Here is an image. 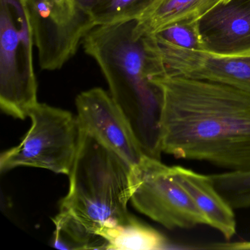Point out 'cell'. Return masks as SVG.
I'll use <instances>...</instances> for the list:
<instances>
[{
  "mask_svg": "<svg viewBox=\"0 0 250 250\" xmlns=\"http://www.w3.org/2000/svg\"><path fill=\"white\" fill-rule=\"evenodd\" d=\"M153 81L162 91V153L250 170V92L170 73Z\"/></svg>",
  "mask_w": 250,
  "mask_h": 250,
  "instance_id": "obj_1",
  "label": "cell"
},
{
  "mask_svg": "<svg viewBox=\"0 0 250 250\" xmlns=\"http://www.w3.org/2000/svg\"><path fill=\"white\" fill-rule=\"evenodd\" d=\"M138 20L99 25L83 39L146 156L160 159L162 91L153 79L167 73L153 34L137 31Z\"/></svg>",
  "mask_w": 250,
  "mask_h": 250,
  "instance_id": "obj_2",
  "label": "cell"
},
{
  "mask_svg": "<svg viewBox=\"0 0 250 250\" xmlns=\"http://www.w3.org/2000/svg\"><path fill=\"white\" fill-rule=\"evenodd\" d=\"M133 167L93 136L80 129L78 148L69 173V189L61 202L95 233L131 219L128 202ZM99 235V234H98Z\"/></svg>",
  "mask_w": 250,
  "mask_h": 250,
  "instance_id": "obj_3",
  "label": "cell"
},
{
  "mask_svg": "<svg viewBox=\"0 0 250 250\" xmlns=\"http://www.w3.org/2000/svg\"><path fill=\"white\" fill-rule=\"evenodd\" d=\"M34 43L25 0H0V106L18 119L38 103Z\"/></svg>",
  "mask_w": 250,
  "mask_h": 250,
  "instance_id": "obj_4",
  "label": "cell"
},
{
  "mask_svg": "<svg viewBox=\"0 0 250 250\" xmlns=\"http://www.w3.org/2000/svg\"><path fill=\"white\" fill-rule=\"evenodd\" d=\"M29 117L32 125L22 141L1 154V172L24 166L69 175L78 148L77 117L68 111L39 102Z\"/></svg>",
  "mask_w": 250,
  "mask_h": 250,
  "instance_id": "obj_5",
  "label": "cell"
},
{
  "mask_svg": "<svg viewBox=\"0 0 250 250\" xmlns=\"http://www.w3.org/2000/svg\"><path fill=\"white\" fill-rule=\"evenodd\" d=\"M43 70L61 69L96 27L94 13L104 0H25Z\"/></svg>",
  "mask_w": 250,
  "mask_h": 250,
  "instance_id": "obj_6",
  "label": "cell"
},
{
  "mask_svg": "<svg viewBox=\"0 0 250 250\" xmlns=\"http://www.w3.org/2000/svg\"><path fill=\"white\" fill-rule=\"evenodd\" d=\"M131 201L140 213L169 229L208 225V221L175 179L172 167L145 156L133 167Z\"/></svg>",
  "mask_w": 250,
  "mask_h": 250,
  "instance_id": "obj_7",
  "label": "cell"
},
{
  "mask_svg": "<svg viewBox=\"0 0 250 250\" xmlns=\"http://www.w3.org/2000/svg\"><path fill=\"white\" fill-rule=\"evenodd\" d=\"M79 128L115 152L132 167L146 155L126 118L111 96L100 87L78 95L76 99Z\"/></svg>",
  "mask_w": 250,
  "mask_h": 250,
  "instance_id": "obj_8",
  "label": "cell"
},
{
  "mask_svg": "<svg viewBox=\"0 0 250 250\" xmlns=\"http://www.w3.org/2000/svg\"><path fill=\"white\" fill-rule=\"evenodd\" d=\"M155 39L167 73L222 83L250 92V57L222 58Z\"/></svg>",
  "mask_w": 250,
  "mask_h": 250,
  "instance_id": "obj_9",
  "label": "cell"
},
{
  "mask_svg": "<svg viewBox=\"0 0 250 250\" xmlns=\"http://www.w3.org/2000/svg\"><path fill=\"white\" fill-rule=\"evenodd\" d=\"M205 52L222 58L250 57V0L221 2L198 20Z\"/></svg>",
  "mask_w": 250,
  "mask_h": 250,
  "instance_id": "obj_10",
  "label": "cell"
},
{
  "mask_svg": "<svg viewBox=\"0 0 250 250\" xmlns=\"http://www.w3.org/2000/svg\"><path fill=\"white\" fill-rule=\"evenodd\" d=\"M172 170L175 179L207 218L208 226L230 240L236 233L234 209L219 192L210 175L197 173L181 166H172Z\"/></svg>",
  "mask_w": 250,
  "mask_h": 250,
  "instance_id": "obj_11",
  "label": "cell"
},
{
  "mask_svg": "<svg viewBox=\"0 0 250 250\" xmlns=\"http://www.w3.org/2000/svg\"><path fill=\"white\" fill-rule=\"evenodd\" d=\"M223 0H161L147 15L138 20L137 31L153 34L167 26L200 20Z\"/></svg>",
  "mask_w": 250,
  "mask_h": 250,
  "instance_id": "obj_12",
  "label": "cell"
},
{
  "mask_svg": "<svg viewBox=\"0 0 250 250\" xmlns=\"http://www.w3.org/2000/svg\"><path fill=\"white\" fill-rule=\"evenodd\" d=\"M98 234L110 250H158L167 245L162 233L133 216L125 223L104 228Z\"/></svg>",
  "mask_w": 250,
  "mask_h": 250,
  "instance_id": "obj_13",
  "label": "cell"
},
{
  "mask_svg": "<svg viewBox=\"0 0 250 250\" xmlns=\"http://www.w3.org/2000/svg\"><path fill=\"white\" fill-rule=\"evenodd\" d=\"M53 247L60 250H107L106 240L92 232L68 212L61 210L53 219Z\"/></svg>",
  "mask_w": 250,
  "mask_h": 250,
  "instance_id": "obj_14",
  "label": "cell"
},
{
  "mask_svg": "<svg viewBox=\"0 0 250 250\" xmlns=\"http://www.w3.org/2000/svg\"><path fill=\"white\" fill-rule=\"evenodd\" d=\"M161 0H104L94 13L95 25L140 20Z\"/></svg>",
  "mask_w": 250,
  "mask_h": 250,
  "instance_id": "obj_15",
  "label": "cell"
},
{
  "mask_svg": "<svg viewBox=\"0 0 250 250\" xmlns=\"http://www.w3.org/2000/svg\"><path fill=\"white\" fill-rule=\"evenodd\" d=\"M215 187L231 207L250 208V170L227 171L210 175Z\"/></svg>",
  "mask_w": 250,
  "mask_h": 250,
  "instance_id": "obj_16",
  "label": "cell"
},
{
  "mask_svg": "<svg viewBox=\"0 0 250 250\" xmlns=\"http://www.w3.org/2000/svg\"><path fill=\"white\" fill-rule=\"evenodd\" d=\"M157 40L184 49L205 51L199 31L198 21H184L167 26L153 33Z\"/></svg>",
  "mask_w": 250,
  "mask_h": 250,
  "instance_id": "obj_17",
  "label": "cell"
},
{
  "mask_svg": "<svg viewBox=\"0 0 250 250\" xmlns=\"http://www.w3.org/2000/svg\"><path fill=\"white\" fill-rule=\"evenodd\" d=\"M198 249H204V250H250V241L214 243V244H206V246L198 247Z\"/></svg>",
  "mask_w": 250,
  "mask_h": 250,
  "instance_id": "obj_18",
  "label": "cell"
},
{
  "mask_svg": "<svg viewBox=\"0 0 250 250\" xmlns=\"http://www.w3.org/2000/svg\"><path fill=\"white\" fill-rule=\"evenodd\" d=\"M229 0H223L222 2H229Z\"/></svg>",
  "mask_w": 250,
  "mask_h": 250,
  "instance_id": "obj_19",
  "label": "cell"
}]
</instances>
